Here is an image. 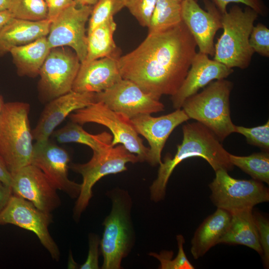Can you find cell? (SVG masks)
<instances>
[{
	"label": "cell",
	"instance_id": "6da1fadb",
	"mask_svg": "<svg viewBox=\"0 0 269 269\" xmlns=\"http://www.w3.org/2000/svg\"><path fill=\"white\" fill-rule=\"evenodd\" d=\"M196 47L183 21L165 30L148 33L137 48L118 58L121 77L158 97L172 96L185 78Z\"/></svg>",
	"mask_w": 269,
	"mask_h": 269
},
{
	"label": "cell",
	"instance_id": "7a4b0ae2",
	"mask_svg": "<svg viewBox=\"0 0 269 269\" xmlns=\"http://www.w3.org/2000/svg\"><path fill=\"white\" fill-rule=\"evenodd\" d=\"M183 139L177 145L172 157L167 155L159 164L156 178L150 187V199L154 202L163 200L167 184L173 170L183 160L192 157L206 160L215 171L224 169L230 171L234 165L229 153L215 134L200 123H187L182 127Z\"/></svg>",
	"mask_w": 269,
	"mask_h": 269
},
{
	"label": "cell",
	"instance_id": "3957f363",
	"mask_svg": "<svg viewBox=\"0 0 269 269\" xmlns=\"http://www.w3.org/2000/svg\"><path fill=\"white\" fill-rule=\"evenodd\" d=\"M30 108L25 102H9L0 114V156L11 175L31 163L34 144Z\"/></svg>",
	"mask_w": 269,
	"mask_h": 269
},
{
	"label": "cell",
	"instance_id": "277c9868",
	"mask_svg": "<svg viewBox=\"0 0 269 269\" xmlns=\"http://www.w3.org/2000/svg\"><path fill=\"white\" fill-rule=\"evenodd\" d=\"M112 207L105 219L100 240L103 269H120L123 259L133 248L135 239L131 219L132 199L128 192L117 188L109 192Z\"/></svg>",
	"mask_w": 269,
	"mask_h": 269
},
{
	"label": "cell",
	"instance_id": "5b68a950",
	"mask_svg": "<svg viewBox=\"0 0 269 269\" xmlns=\"http://www.w3.org/2000/svg\"><path fill=\"white\" fill-rule=\"evenodd\" d=\"M259 15L250 7L243 9L238 5L222 13L223 31L215 44L214 60L229 68H248L254 53L249 37Z\"/></svg>",
	"mask_w": 269,
	"mask_h": 269
},
{
	"label": "cell",
	"instance_id": "8992f818",
	"mask_svg": "<svg viewBox=\"0 0 269 269\" xmlns=\"http://www.w3.org/2000/svg\"><path fill=\"white\" fill-rule=\"evenodd\" d=\"M232 82L217 80L199 93L187 98L181 108L189 119L195 120L211 131L220 141L234 133L230 114Z\"/></svg>",
	"mask_w": 269,
	"mask_h": 269
},
{
	"label": "cell",
	"instance_id": "52a82bcc",
	"mask_svg": "<svg viewBox=\"0 0 269 269\" xmlns=\"http://www.w3.org/2000/svg\"><path fill=\"white\" fill-rule=\"evenodd\" d=\"M139 161L137 156L122 144L111 146L100 152H93L87 163H71L69 168L83 178L81 188L73 209V217L78 221L92 196V188L103 177L127 170L126 164Z\"/></svg>",
	"mask_w": 269,
	"mask_h": 269
},
{
	"label": "cell",
	"instance_id": "ba28073f",
	"mask_svg": "<svg viewBox=\"0 0 269 269\" xmlns=\"http://www.w3.org/2000/svg\"><path fill=\"white\" fill-rule=\"evenodd\" d=\"M209 187L213 204L230 213L253 209L256 205L269 201V190L263 182L234 178L222 169L215 171V177Z\"/></svg>",
	"mask_w": 269,
	"mask_h": 269
},
{
	"label": "cell",
	"instance_id": "9c48e42d",
	"mask_svg": "<svg viewBox=\"0 0 269 269\" xmlns=\"http://www.w3.org/2000/svg\"><path fill=\"white\" fill-rule=\"evenodd\" d=\"M68 117L71 121L81 125L93 123L106 127L112 134V146L121 144L136 155L139 162L146 161L148 147L143 144L131 119L112 110L103 103L95 102L72 112Z\"/></svg>",
	"mask_w": 269,
	"mask_h": 269
},
{
	"label": "cell",
	"instance_id": "30bf717a",
	"mask_svg": "<svg viewBox=\"0 0 269 269\" xmlns=\"http://www.w3.org/2000/svg\"><path fill=\"white\" fill-rule=\"evenodd\" d=\"M80 64L76 54L69 49L52 48L39 73L41 102L47 103L72 91Z\"/></svg>",
	"mask_w": 269,
	"mask_h": 269
},
{
	"label": "cell",
	"instance_id": "8fae6325",
	"mask_svg": "<svg viewBox=\"0 0 269 269\" xmlns=\"http://www.w3.org/2000/svg\"><path fill=\"white\" fill-rule=\"evenodd\" d=\"M52 222L51 213L43 211L30 201L13 194L0 211V225L12 224L32 232L52 258L58 261L60 251L48 230Z\"/></svg>",
	"mask_w": 269,
	"mask_h": 269
},
{
	"label": "cell",
	"instance_id": "7c38bea8",
	"mask_svg": "<svg viewBox=\"0 0 269 269\" xmlns=\"http://www.w3.org/2000/svg\"><path fill=\"white\" fill-rule=\"evenodd\" d=\"M93 5H72L63 10L51 22L47 39L50 48L69 46L81 63L87 53L85 25Z\"/></svg>",
	"mask_w": 269,
	"mask_h": 269
},
{
	"label": "cell",
	"instance_id": "4fadbf2b",
	"mask_svg": "<svg viewBox=\"0 0 269 269\" xmlns=\"http://www.w3.org/2000/svg\"><path fill=\"white\" fill-rule=\"evenodd\" d=\"M96 101L132 119L137 116L163 111L159 97L143 91L131 81L121 79L111 88L96 93Z\"/></svg>",
	"mask_w": 269,
	"mask_h": 269
},
{
	"label": "cell",
	"instance_id": "5bb4252c",
	"mask_svg": "<svg viewBox=\"0 0 269 269\" xmlns=\"http://www.w3.org/2000/svg\"><path fill=\"white\" fill-rule=\"evenodd\" d=\"M70 157L66 150L49 139L35 142L31 164L40 169L52 185L72 198L79 195L81 184L68 178Z\"/></svg>",
	"mask_w": 269,
	"mask_h": 269
},
{
	"label": "cell",
	"instance_id": "9a60e30c",
	"mask_svg": "<svg viewBox=\"0 0 269 269\" xmlns=\"http://www.w3.org/2000/svg\"><path fill=\"white\" fill-rule=\"evenodd\" d=\"M181 16L193 37L199 52L213 56L215 52L214 37L222 28V13L209 0H205L206 10L196 0H182Z\"/></svg>",
	"mask_w": 269,
	"mask_h": 269
},
{
	"label": "cell",
	"instance_id": "2e32d148",
	"mask_svg": "<svg viewBox=\"0 0 269 269\" xmlns=\"http://www.w3.org/2000/svg\"><path fill=\"white\" fill-rule=\"evenodd\" d=\"M12 194L22 197L39 209L51 213L61 204L56 189L35 165H26L11 175Z\"/></svg>",
	"mask_w": 269,
	"mask_h": 269
},
{
	"label": "cell",
	"instance_id": "e0dca14e",
	"mask_svg": "<svg viewBox=\"0 0 269 269\" xmlns=\"http://www.w3.org/2000/svg\"><path fill=\"white\" fill-rule=\"evenodd\" d=\"M188 120L187 115L181 109L160 117L144 114L131 120L137 133L148 142L149 147L146 161L149 164L155 166L161 163V152L169 136L178 126Z\"/></svg>",
	"mask_w": 269,
	"mask_h": 269
},
{
	"label": "cell",
	"instance_id": "ac0fdd59",
	"mask_svg": "<svg viewBox=\"0 0 269 269\" xmlns=\"http://www.w3.org/2000/svg\"><path fill=\"white\" fill-rule=\"evenodd\" d=\"M96 102V93L73 90L48 102L32 131L33 140L35 142L48 140L55 128L70 114Z\"/></svg>",
	"mask_w": 269,
	"mask_h": 269
},
{
	"label": "cell",
	"instance_id": "d6986e66",
	"mask_svg": "<svg viewBox=\"0 0 269 269\" xmlns=\"http://www.w3.org/2000/svg\"><path fill=\"white\" fill-rule=\"evenodd\" d=\"M233 71L223 64L210 59L208 55L197 52L182 85L171 97L173 108L181 109L184 101L199 89L214 80L226 78Z\"/></svg>",
	"mask_w": 269,
	"mask_h": 269
},
{
	"label": "cell",
	"instance_id": "ffe728a7",
	"mask_svg": "<svg viewBox=\"0 0 269 269\" xmlns=\"http://www.w3.org/2000/svg\"><path fill=\"white\" fill-rule=\"evenodd\" d=\"M119 58L106 57L81 63L72 90L97 93L114 86L122 79Z\"/></svg>",
	"mask_w": 269,
	"mask_h": 269
},
{
	"label": "cell",
	"instance_id": "44dd1931",
	"mask_svg": "<svg viewBox=\"0 0 269 269\" xmlns=\"http://www.w3.org/2000/svg\"><path fill=\"white\" fill-rule=\"evenodd\" d=\"M51 21H29L11 17L0 31V56L13 47L25 45L46 36Z\"/></svg>",
	"mask_w": 269,
	"mask_h": 269
},
{
	"label": "cell",
	"instance_id": "7402d4cb",
	"mask_svg": "<svg viewBox=\"0 0 269 269\" xmlns=\"http://www.w3.org/2000/svg\"><path fill=\"white\" fill-rule=\"evenodd\" d=\"M231 218L230 212L217 208L203 220L191 241L190 252L194 259L203 257L210 249L218 244L228 227Z\"/></svg>",
	"mask_w": 269,
	"mask_h": 269
},
{
	"label": "cell",
	"instance_id": "603a6c76",
	"mask_svg": "<svg viewBox=\"0 0 269 269\" xmlns=\"http://www.w3.org/2000/svg\"><path fill=\"white\" fill-rule=\"evenodd\" d=\"M231 214L228 227L218 244L241 245L247 246L262 256L257 228L253 209H247Z\"/></svg>",
	"mask_w": 269,
	"mask_h": 269
},
{
	"label": "cell",
	"instance_id": "cb8c5ba5",
	"mask_svg": "<svg viewBox=\"0 0 269 269\" xmlns=\"http://www.w3.org/2000/svg\"><path fill=\"white\" fill-rule=\"evenodd\" d=\"M51 49L45 36L28 44L14 47L9 53L19 75L35 77L39 75L40 68Z\"/></svg>",
	"mask_w": 269,
	"mask_h": 269
},
{
	"label": "cell",
	"instance_id": "d4e9b609",
	"mask_svg": "<svg viewBox=\"0 0 269 269\" xmlns=\"http://www.w3.org/2000/svg\"><path fill=\"white\" fill-rule=\"evenodd\" d=\"M116 27L114 17H112L88 33L87 53L84 62L106 57H120L119 50L113 39Z\"/></svg>",
	"mask_w": 269,
	"mask_h": 269
},
{
	"label": "cell",
	"instance_id": "484cf974",
	"mask_svg": "<svg viewBox=\"0 0 269 269\" xmlns=\"http://www.w3.org/2000/svg\"><path fill=\"white\" fill-rule=\"evenodd\" d=\"M61 143L75 142L86 145L93 152L104 151L112 146L113 135L107 132L92 134L85 131L81 125L71 121L52 133Z\"/></svg>",
	"mask_w": 269,
	"mask_h": 269
},
{
	"label": "cell",
	"instance_id": "4316f807",
	"mask_svg": "<svg viewBox=\"0 0 269 269\" xmlns=\"http://www.w3.org/2000/svg\"><path fill=\"white\" fill-rule=\"evenodd\" d=\"M181 2L177 0H157L148 26V33L162 31L181 22Z\"/></svg>",
	"mask_w": 269,
	"mask_h": 269
},
{
	"label": "cell",
	"instance_id": "83f0119b",
	"mask_svg": "<svg viewBox=\"0 0 269 269\" xmlns=\"http://www.w3.org/2000/svg\"><path fill=\"white\" fill-rule=\"evenodd\" d=\"M229 159L236 166L253 179L269 184V153L263 151L248 156L229 154Z\"/></svg>",
	"mask_w": 269,
	"mask_h": 269
},
{
	"label": "cell",
	"instance_id": "f1b7e54d",
	"mask_svg": "<svg viewBox=\"0 0 269 269\" xmlns=\"http://www.w3.org/2000/svg\"><path fill=\"white\" fill-rule=\"evenodd\" d=\"M8 10L12 17L29 21L46 19L48 14L44 0H11Z\"/></svg>",
	"mask_w": 269,
	"mask_h": 269
},
{
	"label": "cell",
	"instance_id": "f546056e",
	"mask_svg": "<svg viewBox=\"0 0 269 269\" xmlns=\"http://www.w3.org/2000/svg\"><path fill=\"white\" fill-rule=\"evenodd\" d=\"M178 245V253L176 257L172 259L173 252L162 251L159 254L150 253V256L157 259L160 262L161 269H194V267L188 260L184 251L183 245L185 239L182 235L176 236Z\"/></svg>",
	"mask_w": 269,
	"mask_h": 269
},
{
	"label": "cell",
	"instance_id": "4dcf8cb0",
	"mask_svg": "<svg viewBox=\"0 0 269 269\" xmlns=\"http://www.w3.org/2000/svg\"><path fill=\"white\" fill-rule=\"evenodd\" d=\"M125 7L124 0H98L93 5L90 16L88 33Z\"/></svg>",
	"mask_w": 269,
	"mask_h": 269
},
{
	"label": "cell",
	"instance_id": "1f68e13d",
	"mask_svg": "<svg viewBox=\"0 0 269 269\" xmlns=\"http://www.w3.org/2000/svg\"><path fill=\"white\" fill-rule=\"evenodd\" d=\"M234 133L245 136L247 143L261 148L263 151L269 150V121L263 125L253 128L235 126Z\"/></svg>",
	"mask_w": 269,
	"mask_h": 269
},
{
	"label": "cell",
	"instance_id": "d6a6232c",
	"mask_svg": "<svg viewBox=\"0 0 269 269\" xmlns=\"http://www.w3.org/2000/svg\"><path fill=\"white\" fill-rule=\"evenodd\" d=\"M157 0H124L125 7L142 26L148 27Z\"/></svg>",
	"mask_w": 269,
	"mask_h": 269
},
{
	"label": "cell",
	"instance_id": "836d02e7",
	"mask_svg": "<svg viewBox=\"0 0 269 269\" xmlns=\"http://www.w3.org/2000/svg\"><path fill=\"white\" fill-rule=\"evenodd\" d=\"M249 44L254 51L262 56L269 57V29L264 24L254 26L249 37Z\"/></svg>",
	"mask_w": 269,
	"mask_h": 269
},
{
	"label": "cell",
	"instance_id": "e575fe53",
	"mask_svg": "<svg viewBox=\"0 0 269 269\" xmlns=\"http://www.w3.org/2000/svg\"><path fill=\"white\" fill-rule=\"evenodd\" d=\"M253 216L257 228L260 243L262 250V260L264 267H269V221L259 212H253Z\"/></svg>",
	"mask_w": 269,
	"mask_h": 269
},
{
	"label": "cell",
	"instance_id": "d590c367",
	"mask_svg": "<svg viewBox=\"0 0 269 269\" xmlns=\"http://www.w3.org/2000/svg\"><path fill=\"white\" fill-rule=\"evenodd\" d=\"M217 7L221 13L225 12L230 3H241L255 10L259 15L266 14L267 8L262 0H209Z\"/></svg>",
	"mask_w": 269,
	"mask_h": 269
},
{
	"label": "cell",
	"instance_id": "8d00e7d4",
	"mask_svg": "<svg viewBox=\"0 0 269 269\" xmlns=\"http://www.w3.org/2000/svg\"><path fill=\"white\" fill-rule=\"evenodd\" d=\"M100 240L97 235L91 234L89 236V252L85 263L80 267V269H98L99 246Z\"/></svg>",
	"mask_w": 269,
	"mask_h": 269
},
{
	"label": "cell",
	"instance_id": "74e56055",
	"mask_svg": "<svg viewBox=\"0 0 269 269\" xmlns=\"http://www.w3.org/2000/svg\"><path fill=\"white\" fill-rule=\"evenodd\" d=\"M44 1L48 8L47 19L51 21L66 8L76 4L74 0H44Z\"/></svg>",
	"mask_w": 269,
	"mask_h": 269
},
{
	"label": "cell",
	"instance_id": "f35d334b",
	"mask_svg": "<svg viewBox=\"0 0 269 269\" xmlns=\"http://www.w3.org/2000/svg\"><path fill=\"white\" fill-rule=\"evenodd\" d=\"M0 181L10 188L12 176L0 156Z\"/></svg>",
	"mask_w": 269,
	"mask_h": 269
},
{
	"label": "cell",
	"instance_id": "ab89813d",
	"mask_svg": "<svg viewBox=\"0 0 269 269\" xmlns=\"http://www.w3.org/2000/svg\"><path fill=\"white\" fill-rule=\"evenodd\" d=\"M11 195V189L0 181V211L5 206Z\"/></svg>",
	"mask_w": 269,
	"mask_h": 269
},
{
	"label": "cell",
	"instance_id": "60d3db41",
	"mask_svg": "<svg viewBox=\"0 0 269 269\" xmlns=\"http://www.w3.org/2000/svg\"><path fill=\"white\" fill-rule=\"evenodd\" d=\"M12 17L9 10L0 11V31L4 24Z\"/></svg>",
	"mask_w": 269,
	"mask_h": 269
},
{
	"label": "cell",
	"instance_id": "b9f144b4",
	"mask_svg": "<svg viewBox=\"0 0 269 269\" xmlns=\"http://www.w3.org/2000/svg\"><path fill=\"white\" fill-rule=\"evenodd\" d=\"M98 0H74L78 6L84 5H94Z\"/></svg>",
	"mask_w": 269,
	"mask_h": 269
},
{
	"label": "cell",
	"instance_id": "7bdbcfd3",
	"mask_svg": "<svg viewBox=\"0 0 269 269\" xmlns=\"http://www.w3.org/2000/svg\"><path fill=\"white\" fill-rule=\"evenodd\" d=\"M11 3V0H0V11L8 10Z\"/></svg>",
	"mask_w": 269,
	"mask_h": 269
},
{
	"label": "cell",
	"instance_id": "ee69618b",
	"mask_svg": "<svg viewBox=\"0 0 269 269\" xmlns=\"http://www.w3.org/2000/svg\"><path fill=\"white\" fill-rule=\"evenodd\" d=\"M5 102L4 101L3 97L2 95H0V114L2 110Z\"/></svg>",
	"mask_w": 269,
	"mask_h": 269
},
{
	"label": "cell",
	"instance_id": "f6af8a7d",
	"mask_svg": "<svg viewBox=\"0 0 269 269\" xmlns=\"http://www.w3.org/2000/svg\"><path fill=\"white\" fill-rule=\"evenodd\" d=\"M178 0L179 1H181L182 0Z\"/></svg>",
	"mask_w": 269,
	"mask_h": 269
}]
</instances>
